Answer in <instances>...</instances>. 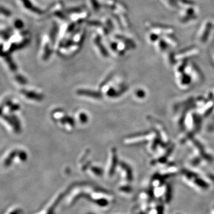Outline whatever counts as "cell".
Instances as JSON below:
<instances>
[{
    "label": "cell",
    "mask_w": 214,
    "mask_h": 214,
    "mask_svg": "<svg viewBox=\"0 0 214 214\" xmlns=\"http://www.w3.org/2000/svg\"><path fill=\"white\" fill-rule=\"evenodd\" d=\"M4 47L2 44H0V56L4 58L6 60V63L9 66L10 70L13 71H15L17 70V66L15 63L13 61V59H11L10 54L8 52H5L4 51Z\"/></svg>",
    "instance_id": "cell-1"
},
{
    "label": "cell",
    "mask_w": 214,
    "mask_h": 214,
    "mask_svg": "<svg viewBox=\"0 0 214 214\" xmlns=\"http://www.w3.org/2000/svg\"><path fill=\"white\" fill-rule=\"evenodd\" d=\"M29 40L28 39H25L19 44L13 43L11 45L8 52L10 54V53H11L16 50L23 48L25 47L26 46H27L29 44Z\"/></svg>",
    "instance_id": "cell-2"
},
{
    "label": "cell",
    "mask_w": 214,
    "mask_h": 214,
    "mask_svg": "<svg viewBox=\"0 0 214 214\" xmlns=\"http://www.w3.org/2000/svg\"><path fill=\"white\" fill-rule=\"evenodd\" d=\"M18 152L19 151H17V150L12 151L5 159L4 162V166L6 167L9 166L12 164L13 161L15 158V157L18 155Z\"/></svg>",
    "instance_id": "cell-3"
},
{
    "label": "cell",
    "mask_w": 214,
    "mask_h": 214,
    "mask_svg": "<svg viewBox=\"0 0 214 214\" xmlns=\"http://www.w3.org/2000/svg\"><path fill=\"white\" fill-rule=\"evenodd\" d=\"M23 6L28 9L31 10L32 11L36 13H42V11L39 10V9L33 6L32 4V2L30 1V0H21Z\"/></svg>",
    "instance_id": "cell-4"
},
{
    "label": "cell",
    "mask_w": 214,
    "mask_h": 214,
    "mask_svg": "<svg viewBox=\"0 0 214 214\" xmlns=\"http://www.w3.org/2000/svg\"><path fill=\"white\" fill-rule=\"evenodd\" d=\"M166 191V189L164 188L163 187H158L156 189V190H154V194L157 197H160L162 196L163 195H165Z\"/></svg>",
    "instance_id": "cell-5"
},
{
    "label": "cell",
    "mask_w": 214,
    "mask_h": 214,
    "mask_svg": "<svg viewBox=\"0 0 214 214\" xmlns=\"http://www.w3.org/2000/svg\"><path fill=\"white\" fill-rule=\"evenodd\" d=\"M0 13L6 17H10L11 16V12L10 10L4 7H0Z\"/></svg>",
    "instance_id": "cell-6"
},
{
    "label": "cell",
    "mask_w": 214,
    "mask_h": 214,
    "mask_svg": "<svg viewBox=\"0 0 214 214\" xmlns=\"http://www.w3.org/2000/svg\"><path fill=\"white\" fill-rule=\"evenodd\" d=\"M14 26L17 29H21L24 26V24H23V22L21 20L17 19L14 22Z\"/></svg>",
    "instance_id": "cell-7"
},
{
    "label": "cell",
    "mask_w": 214,
    "mask_h": 214,
    "mask_svg": "<svg viewBox=\"0 0 214 214\" xmlns=\"http://www.w3.org/2000/svg\"><path fill=\"white\" fill-rule=\"evenodd\" d=\"M15 79L21 84H25L26 83V80L25 78L22 77L21 75H17L15 76Z\"/></svg>",
    "instance_id": "cell-8"
},
{
    "label": "cell",
    "mask_w": 214,
    "mask_h": 214,
    "mask_svg": "<svg viewBox=\"0 0 214 214\" xmlns=\"http://www.w3.org/2000/svg\"><path fill=\"white\" fill-rule=\"evenodd\" d=\"M18 155L19 156V158L21 161H25L26 159L27 156L25 152L23 151H19L18 152Z\"/></svg>",
    "instance_id": "cell-9"
},
{
    "label": "cell",
    "mask_w": 214,
    "mask_h": 214,
    "mask_svg": "<svg viewBox=\"0 0 214 214\" xmlns=\"http://www.w3.org/2000/svg\"><path fill=\"white\" fill-rule=\"evenodd\" d=\"M20 108V106L17 104H12L10 107H9V111L10 112H14L16 111H17Z\"/></svg>",
    "instance_id": "cell-10"
},
{
    "label": "cell",
    "mask_w": 214,
    "mask_h": 214,
    "mask_svg": "<svg viewBox=\"0 0 214 214\" xmlns=\"http://www.w3.org/2000/svg\"><path fill=\"white\" fill-rule=\"evenodd\" d=\"M1 35L3 37L4 39L8 40L10 37V32L9 31H4L1 33Z\"/></svg>",
    "instance_id": "cell-11"
},
{
    "label": "cell",
    "mask_w": 214,
    "mask_h": 214,
    "mask_svg": "<svg viewBox=\"0 0 214 214\" xmlns=\"http://www.w3.org/2000/svg\"><path fill=\"white\" fill-rule=\"evenodd\" d=\"M4 105H1L0 106V116H2V114H3V110H4Z\"/></svg>",
    "instance_id": "cell-12"
}]
</instances>
